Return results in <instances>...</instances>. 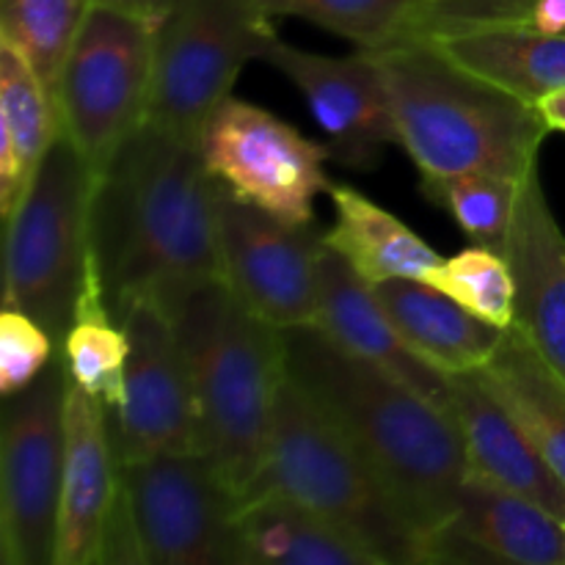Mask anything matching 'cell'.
<instances>
[{"label": "cell", "mask_w": 565, "mask_h": 565, "mask_svg": "<svg viewBox=\"0 0 565 565\" xmlns=\"http://www.w3.org/2000/svg\"><path fill=\"white\" fill-rule=\"evenodd\" d=\"M215 202L196 138L143 125L121 143L92 199V257L116 323L138 303L174 318L193 290L224 279Z\"/></svg>", "instance_id": "6da1fadb"}, {"label": "cell", "mask_w": 565, "mask_h": 565, "mask_svg": "<svg viewBox=\"0 0 565 565\" xmlns=\"http://www.w3.org/2000/svg\"><path fill=\"white\" fill-rule=\"evenodd\" d=\"M281 340L287 375L373 469L428 550L469 478L452 414L345 353L315 326L285 329Z\"/></svg>", "instance_id": "7a4b0ae2"}, {"label": "cell", "mask_w": 565, "mask_h": 565, "mask_svg": "<svg viewBox=\"0 0 565 565\" xmlns=\"http://www.w3.org/2000/svg\"><path fill=\"white\" fill-rule=\"evenodd\" d=\"M379 61L397 143L423 180L500 174L522 180L539 166L552 127L539 105L513 97L423 36L370 50Z\"/></svg>", "instance_id": "3957f363"}, {"label": "cell", "mask_w": 565, "mask_h": 565, "mask_svg": "<svg viewBox=\"0 0 565 565\" xmlns=\"http://www.w3.org/2000/svg\"><path fill=\"white\" fill-rule=\"evenodd\" d=\"M171 320L191 375L199 450L241 502L257 478L287 373L281 329L252 312L224 279L193 290Z\"/></svg>", "instance_id": "277c9868"}, {"label": "cell", "mask_w": 565, "mask_h": 565, "mask_svg": "<svg viewBox=\"0 0 565 565\" xmlns=\"http://www.w3.org/2000/svg\"><path fill=\"white\" fill-rule=\"evenodd\" d=\"M276 494L307 508L379 565H417L425 550L395 497L345 436L285 373L248 497Z\"/></svg>", "instance_id": "5b68a950"}, {"label": "cell", "mask_w": 565, "mask_h": 565, "mask_svg": "<svg viewBox=\"0 0 565 565\" xmlns=\"http://www.w3.org/2000/svg\"><path fill=\"white\" fill-rule=\"evenodd\" d=\"M94 182L92 166L58 132L25 196L3 221V307L36 318L58 348L92 270Z\"/></svg>", "instance_id": "8992f818"}, {"label": "cell", "mask_w": 565, "mask_h": 565, "mask_svg": "<svg viewBox=\"0 0 565 565\" xmlns=\"http://www.w3.org/2000/svg\"><path fill=\"white\" fill-rule=\"evenodd\" d=\"M270 20L254 0H177L158 28L147 125L199 141L243 66L279 39Z\"/></svg>", "instance_id": "52a82bcc"}, {"label": "cell", "mask_w": 565, "mask_h": 565, "mask_svg": "<svg viewBox=\"0 0 565 565\" xmlns=\"http://www.w3.org/2000/svg\"><path fill=\"white\" fill-rule=\"evenodd\" d=\"M158 22L92 3L58 88L61 132L94 174L147 125Z\"/></svg>", "instance_id": "ba28073f"}, {"label": "cell", "mask_w": 565, "mask_h": 565, "mask_svg": "<svg viewBox=\"0 0 565 565\" xmlns=\"http://www.w3.org/2000/svg\"><path fill=\"white\" fill-rule=\"evenodd\" d=\"M70 370L55 351L44 373L6 397L0 425V561L55 565L66 452Z\"/></svg>", "instance_id": "9c48e42d"}, {"label": "cell", "mask_w": 565, "mask_h": 565, "mask_svg": "<svg viewBox=\"0 0 565 565\" xmlns=\"http://www.w3.org/2000/svg\"><path fill=\"white\" fill-rule=\"evenodd\" d=\"M119 494L143 565H235L237 500L204 452L121 463Z\"/></svg>", "instance_id": "30bf717a"}, {"label": "cell", "mask_w": 565, "mask_h": 565, "mask_svg": "<svg viewBox=\"0 0 565 565\" xmlns=\"http://www.w3.org/2000/svg\"><path fill=\"white\" fill-rule=\"evenodd\" d=\"M199 149L221 188L287 224H315L318 196L334 185L326 174L329 143L232 94L207 119Z\"/></svg>", "instance_id": "8fae6325"}, {"label": "cell", "mask_w": 565, "mask_h": 565, "mask_svg": "<svg viewBox=\"0 0 565 565\" xmlns=\"http://www.w3.org/2000/svg\"><path fill=\"white\" fill-rule=\"evenodd\" d=\"M221 276L252 312L276 329L318 323L320 254L315 224H287L218 185Z\"/></svg>", "instance_id": "7c38bea8"}, {"label": "cell", "mask_w": 565, "mask_h": 565, "mask_svg": "<svg viewBox=\"0 0 565 565\" xmlns=\"http://www.w3.org/2000/svg\"><path fill=\"white\" fill-rule=\"evenodd\" d=\"M121 326L130 345L125 397L121 406L110 412L119 463L160 452L199 450L191 375L174 320L163 309L138 303Z\"/></svg>", "instance_id": "4fadbf2b"}, {"label": "cell", "mask_w": 565, "mask_h": 565, "mask_svg": "<svg viewBox=\"0 0 565 565\" xmlns=\"http://www.w3.org/2000/svg\"><path fill=\"white\" fill-rule=\"evenodd\" d=\"M263 61L276 66L301 92L309 114L340 163L373 169L381 152L390 143H397L384 77L370 50L320 55L276 39Z\"/></svg>", "instance_id": "5bb4252c"}, {"label": "cell", "mask_w": 565, "mask_h": 565, "mask_svg": "<svg viewBox=\"0 0 565 565\" xmlns=\"http://www.w3.org/2000/svg\"><path fill=\"white\" fill-rule=\"evenodd\" d=\"M110 408L70 379L66 392V452L61 483L55 565H99L108 519L119 497Z\"/></svg>", "instance_id": "9a60e30c"}, {"label": "cell", "mask_w": 565, "mask_h": 565, "mask_svg": "<svg viewBox=\"0 0 565 565\" xmlns=\"http://www.w3.org/2000/svg\"><path fill=\"white\" fill-rule=\"evenodd\" d=\"M425 563L565 565V524L539 502L467 478L452 519L428 541Z\"/></svg>", "instance_id": "2e32d148"}, {"label": "cell", "mask_w": 565, "mask_h": 565, "mask_svg": "<svg viewBox=\"0 0 565 565\" xmlns=\"http://www.w3.org/2000/svg\"><path fill=\"white\" fill-rule=\"evenodd\" d=\"M502 254L516 279V326L565 381V235L541 188L539 166L519 185Z\"/></svg>", "instance_id": "e0dca14e"}, {"label": "cell", "mask_w": 565, "mask_h": 565, "mask_svg": "<svg viewBox=\"0 0 565 565\" xmlns=\"http://www.w3.org/2000/svg\"><path fill=\"white\" fill-rule=\"evenodd\" d=\"M331 342L351 356L384 370L450 412V379L417 356L375 298L370 281H364L345 259L329 246L320 254V298L318 323Z\"/></svg>", "instance_id": "ac0fdd59"}, {"label": "cell", "mask_w": 565, "mask_h": 565, "mask_svg": "<svg viewBox=\"0 0 565 565\" xmlns=\"http://www.w3.org/2000/svg\"><path fill=\"white\" fill-rule=\"evenodd\" d=\"M450 414L467 452L469 478L544 505L565 519V483L480 373L450 375Z\"/></svg>", "instance_id": "d6986e66"}, {"label": "cell", "mask_w": 565, "mask_h": 565, "mask_svg": "<svg viewBox=\"0 0 565 565\" xmlns=\"http://www.w3.org/2000/svg\"><path fill=\"white\" fill-rule=\"evenodd\" d=\"M373 290L408 348L447 379L483 367L505 337L425 279L379 281Z\"/></svg>", "instance_id": "ffe728a7"}, {"label": "cell", "mask_w": 565, "mask_h": 565, "mask_svg": "<svg viewBox=\"0 0 565 565\" xmlns=\"http://www.w3.org/2000/svg\"><path fill=\"white\" fill-rule=\"evenodd\" d=\"M329 196L334 204V224L323 232L326 246L340 254L370 285L390 279H428L441 263L439 254L417 232L356 188L331 185Z\"/></svg>", "instance_id": "44dd1931"}, {"label": "cell", "mask_w": 565, "mask_h": 565, "mask_svg": "<svg viewBox=\"0 0 565 565\" xmlns=\"http://www.w3.org/2000/svg\"><path fill=\"white\" fill-rule=\"evenodd\" d=\"M235 565H379L364 550L276 494L248 497L235 513Z\"/></svg>", "instance_id": "7402d4cb"}, {"label": "cell", "mask_w": 565, "mask_h": 565, "mask_svg": "<svg viewBox=\"0 0 565 565\" xmlns=\"http://www.w3.org/2000/svg\"><path fill=\"white\" fill-rule=\"evenodd\" d=\"M478 373L565 483V381L516 326Z\"/></svg>", "instance_id": "603a6c76"}, {"label": "cell", "mask_w": 565, "mask_h": 565, "mask_svg": "<svg viewBox=\"0 0 565 565\" xmlns=\"http://www.w3.org/2000/svg\"><path fill=\"white\" fill-rule=\"evenodd\" d=\"M61 132L58 108L31 66L0 47V215L11 218Z\"/></svg>", "instance_id": "cb8c5ba5"}, {"label": "cell", "mask_w": 565, "mask_h": 565, "mask_svg": "<svg viewBox=\"0 0 565 565\" xmlns=\"http://www.w3.org/2000/svg\"><path fill=\"white\" fill-rule=\"evenodd\" d=\"M452 61L530 105L565 88V36L535 28H491L434 39Z\"/></svg>", "instance_id": "d4e9b609"}, {"label": "cell", "mask_w": 565, "mask_h": 565, "mask_svg": "<svg viewBox=\"0 0 565 565\" xmlns=\"http://www.w3.org/2000/svg\"><path fill=\"white\" fill-rule=\"evenodd\" d=\"M66 359L70 379L94 397L105 403L110 412L121 406L125 397V364H127V331L116 323L105 303L103 285H99L97 268L86 276V287L77 301L75 318H72L66 340L58 348Z\"/></svg>", "instance_id": "484cf974"}, {"label": "cell", "mask_w": 565, "mask_h": 565, "mask_svg": "<svg viewBox=\"0 0 565 565\" xmlns=\"http://www.w3.org/2000/svg\"><path fill=\"white\" fill-rule=\"evenodd\" d=\"M92 0H0V47L25 61L58 108L61 75Z\"/></svg>", "instance_id": "4316f807"}, {"label": "cell", "mask_w": 565, "mask_h": 565, "mask_svg": "<svg viewBox=\"0 0 565 565\" xmlns=\"http://www.w3.org/2000/svg\"><path fill=\"white\" fill-rule=\"evenodd\" d=\"M268 17H298L359 50H381L412 39L417 0H254Z\"/></svg>", "instance_id": "83f0119b"}, {"label": "cell", "mask_w": 565, "mask_h": 565, "mask_svg": "<svg viewBox=\"0 0 565 565\" xmlns=\"http://www.w3.org/2000/svg\"><path fill=\"white\" fill-rule=\"evenodd\" d=\"M522 180L472 171V174L423 180V193L430 202L445 207L478 246L502 252L516 215Z\"/></svg>", "instance_id": "f1b7e54d"}, {"label": "cell", "mask_w": 565, "mask_h": 565, "mask_svg": "<svg viewBox=\"0 0 565 565\" xmlns=\"http://www.w3.org/2000/svg\"><path fill=\"white\" fill-rule=\"evenodd\" d=\"M425 281L500 329L516 320V279L508 257L497 248L475 243L452 257H441Z\"/></svg>", "instance_id": "f546056e"}, {"label": "cell", "mask_w": 565, "mask_h": 565, "mask_svg": "<svg viewBox=\"0 0 565 565\" xmlns=\"http://www.w3.org/2000/svg\"><path fill=\"white\" fill-rule=\"evenodd\" d=\"M539 0H417L412 36L447 39L491 28H527Z\"/></svg>", "instance_id": "4dcf8cb0"}, {"label": "cell", "mask_w": 565, "mask_h": 565, "mask_svg": "<svg viewBox=\"0 0 565 565\" xmlns=\"http://www.w3.org/2000/svg\"><path fill=\"white\" fill-rule=\"evenodd\" d=\"M53 334L31 315L3 307L0 315V395L11 397L31 386L53 362Z\"/></svg>", "instance_id": "1f68e13d"}, {"label": "cell", "mask_w": 565, "mask_h": 565, "mask_svg": "<svg viewBox=\"0 0 565 565\" xmlns=\"http://www.w3.org/2000/svg\"><path fill=\"white\" fill-rule=\"evenodd\" d=\"M97 6H110V9L127 11V14H136L141 20L149 22H163L169 17V11L174 9L177 0H92Z\"/></svg>", "instance_id": "d6a6232c"}, {"label": "cell", "mask_w": 565, "mask_h": 565, "mask_svg": "<svg viewBox=\"0 0 565 565\" xmlns=\"http://www.w3.org/2000/svg\"><path fill=\"white\" fill-rule=\"evenodd\" d=\"M527 28L544 33H563L565 36V0H539Z\"/></svg>", "instance_id": "836d02e7"}, {"label": "cell", "mask_w": 565, "mask_h": 565, "mask_svg": "<svg viewBox=\"0 0 565 565\" xmlns=\"http://www.w3.org/2000/svg\"><path fill=\"white\" fill-rule=\"evenodd\" d=\"M539 110H541V116H544L546 125H550L552 130H563L565 132V88H561V92H555V94H550L544 103H539Z\"/></svg>", "instance_id": "e575fe53"}, {"label": "cell", "mask_w": 565, "mask_h": 565, "mask_svg": "<svg viewBox=\"0 0 565 565\" xmlns=\"http://www.w3.org/2000/svg\"><path fill=\"white\" fill-rule=\"evenodd\" d=\"M563 524H565V519H563Z\"/></svg>", "instance_id": "d590c367"}]
</instances>
